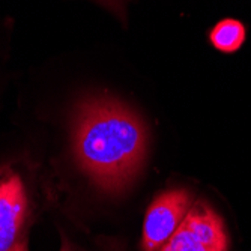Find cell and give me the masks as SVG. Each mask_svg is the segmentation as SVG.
I'll use <instances>...</instances> for the list:
<instances>
[{"label":"cell","mask_w":251,"mask_h":251,"mask_svg":"<svg viewBox=\"0 0 251 251\" xmlns=\"http://www.w3.org/2000/svg\"><path fill=\"white\" fill-rule=\"evenodd\" d=\"M149 135L135 111L110 97L78 104L73 119V151L81 172L100 190L118 194L143 169Z\"/></svg>","instance_id":"6da1fadb"},{"label":"cell","mask_w":251,"mask_h":251,"mask_svg":"<svg viewBox=\"0 0 251 251\" xmlns=\"http://www.w3.org/2000/svg\"><path fill=\"white\" fill-rule=\"evenodd\" d=\"M158 251H229L224 220L206 201L196 200L177 230Z\"/></svg>","instance_id":"7a4b0ae2"},{"label":"cell","mask_w":251,"mask_h":251,"mask_svg":"<svg viewBox=\"0 0 251 251\" xmlns=\"http://www.w3.org/2000/svg\"><path fill=\"white\" fill-rule=\"evenodd\" d=\"M193 203V194L185 188H172L156 196L145 217L142 251L161 248L177 230Z\"/></svg>","instance_id":"3957f363"},{"label":"cell","mask_w":251,"mask_h":251,"mask_svg":"<svg viewBox=\"0 0 251 251\" xmlns=\"http://www.w3.org/2000/svg\"><path fill=\"white\" fill-rule=\"evenodd\" d=\"M29 200L26 185L11 166L0 167V251H11L21 241Z\"/></svg>","instance_id":"277c9868"},{"label":"cell","mask_w":251,"mask_h":251,"mask_svg":"<svg viewBox=\"0 0 251 251\" xmlns=\"http://www.w3.org/2000/svg\"><path fill=\"white\" fill-rule=\"evenodd\" d=\"M209 39L217 50L223 53H235L245 41V27L238 20L226 18L217 23L209 33Z\"/></svg>","instance_id":"5b68a950"},{"label":"cell","mask_w":251,"mask_h":251,"mask_svg":"<svg viewBox=\"0 0 251 251\" xmlns=\"http://www.w3.org/2000/svg\"><path fill=\"white\" fill-rule=\"evenodd\" d=\"M11 251H27V244H26V241H18V242L12 247Z\"/></svg>","instance_id":"8992f818"},{"label":"cell","mask_w":251,"mask_h":251,"mask_svg":"<svg viewBox=\"0 0 251 251\" xmlns=\"http://www.w3.org/2000/svg\"><path fill=\"white\" fill-rule=\"evenodd\" d=\"M60 251H73V248H71L70 242H68L66 239H63V241H62V247H60Z\"/></svg>","instance_id":"52a82bcc"}]
</instances>
